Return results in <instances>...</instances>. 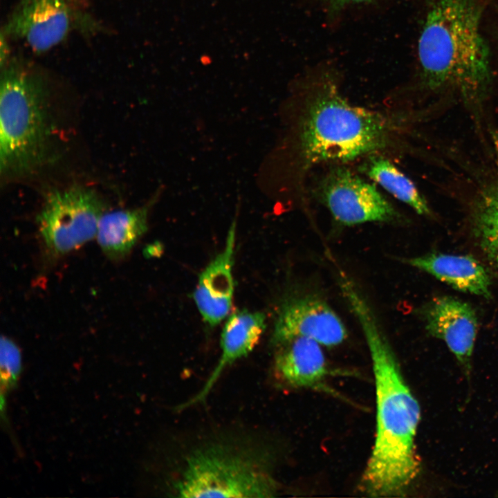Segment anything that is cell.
I'll return each mask as SVG.
<instances>
[{
    "instance_id": "21",
    "label": "cell",
    "mask_w": 498,
    "mask_h": 498,
    "mask_svg": "<svg viewBox=\"0 0 498 498\" xmlns=\"http://www.w3.org/2000/svg\"><path fill=\"white\" fill-rule=\"evenodd\" d=\"M68 1L70 2H71L72 3H73L74 5L77 6V4L78 3H81V2H83V1H87V0H68Z\"/></svg>"
},
{
    "instance_id": "1",
    "label": "cell",
    "mask_w": 498,
    "mask_h": 498,
    "mask_svg": "<svg viewBox=\"0 0 498 498\" xmlns=\"http://www.w3.org/2000/svg\"><path fill=\"white\" fill-rule=\"evenodd\" d=\"M349 306L365 335L376 384V440L360 486L371 497H401L418 471L414 437L420 407L365 297H352Z\"/></svg>"
},
{
    "instance_id": "14",
    "label": "cell",
    "mask_w": 498,
    "mask_h": 498,
    "mask_svg": "<svg viewBox=\"0 0 498 498\" xmlns=\"http://www.w3.org/2000/svg\"><path fill=\"white\" fill-rule=\"evenodd\" d=\"M453 288L488 298L491 281L485 267L471 255L431 253L405 259Z\"/></svg>"
},
{
    "instance_id": "2",
    "label": "cell",
    "mask_w": 498,
    "mask_h": 498,
    "mask_svg": "<svg viewBox=\"0 0 498 498\" xmlns=\"http://www.w3.org/2000/svg\"><path fill=\"white\" fill-rule=\"evenodd\" d=\"M294 147L305 170L322 163H345L386 149L397 127L388 116L350 103L329 71L306 77L301 86Z\"/></svg>"
},
{
    "instance_id": "6",
    "label": "cell",
    "mask_w": 498,
    "mask_h": 498,
    "mask_svg": "<svg viewBox=\"0 0 498 498\" xmlns=\"http://www.w3.org/2000/svg\"><path fill=\"white\" fill-rule=\"evenodd\" d=\"M105 205L93 190L82 185L50 191L37 216L48 253L66 254L96 237Z\"/></svg>"
},
{
    "instance_id": "12",
    "label": "cell",
    "mask_w": 498,
    "mask_h": 498,
    "mask_svg": "<svg viewBox=\"0 0 498 498\" xmlns=\"http://www.w3.org/2000/svg\"><path fill=\"white\" fill-rule=\"evenodd\" d=\"M266 328V315L262 312L245 309L237 311L227 319L221 335V356L205 383L199 391L179 409L205 400L225 369L247 356L256 347Z\"/></svg>"
},
{
    "instance_id": "10",
    "label": "cell",
    "mask_w": 498,
    "mask_h": 498,
    "mask_svg": "<svg viewBox=\"0 0 498 498\" xmlns=\"http://www.w3.org/2000/svg\"><path fill=\"white\" fill-rule=\"evenodd\" d=\"M423 316L427 331L442 340L469 372L478 329L474 308L455 297L441 296L427 304Z\"/></svg>"
},
{
    "instance_id": "5",
    "label": "cell",
    "mask_w": 498,
    "mask_h": 498,
    "mask_svg": "<svg viewBox=\"0 0 498 498\" xmlns=\"http://www.w3.org/2000/svg\"><path fill=\"white\" fill-rule=\"evenodd\" d=\"M269 453L247 443L214 441L185 456L172 483L178 497H275L278 483Z\"/></svg>"
},
{
    "instance_id": "16",
    "label": "cell",
    "mask_w": 498,
    "mask_h": 498,
    "mask_svg": "<svg viewBox=\"0 0 498 498\" xmlns=\"http://www.w3.org/2000/svg\"><path fill=\"white\" fill-rule=\"evenodd\" d=\"M362 171L418 214L430 215L431 211L426 200L414 183L387 158L371 156L362 165Z\"/></svg>"
},
{
    "instance_id": "18",
    "label": "cell",
    "mask_w": 498,
    "mask_h": 498,
    "mask_svg": "<svg viewBox=\"0 0 498 498\" xmlns=\"http://www.w3.org/2000/svg\"><path fill=\"white\" fill-rule=\"evenodd\" d=\"M21 353L17 345L8 338H1V383L6 387L16 380L21 370Z\"/></svg>"
},
{
    "instance_id": "20",
    "label": "cell",
    "mask_w": 498,
    "mask_h": 498,
    "mask_svg": "<svg viewBox=\"0 0 498 498\" xmlns=\"http://www.w3.org/2000/svg\"><path fill=\"white\" fill-rule=\"evenodd\" d=\"M8 38L1 32L0 66L2 67L10 59Z\"/></svg>"
},
{
    "instance_id": "8",
    "label": "cell",
    "mask_w": 498,
    "mask_h": 498,
    "mask_svg": "<svg viewBox=\"0 0 498 498\" xmlns=\"http://www.w3.org/2000/svg\"><path fill=\"white\" fill-rule=\"evenodd\" d=\"M317 194L334 219L344 225L393 222L400 218L374 185L345 167L329 171L318 183Z\"/></svg>"
},
{
    "instance_id": "19",
    "label": "cell",
    "mask_w": 498,
    "mask_h": 498,
    "mask_svg": "<svg viewBox=\"0 0 498 498\" xmlns=\"http://www.w3.org/2000/svg\"><path fill=\"white\" fill-rule=\"evenodd\" d=\"M326 8V10L333 14H338L342 10L353 6L367 4L376 0H320Z\"/></svg>"
},
{
    "instance_id": "11",
    "label": "cell",
    "mask_w": 498,
    "mask_h": 498,
    "mask_svg": "<svg viewBox=\"0 0 498 498\" xmlns=\"http://www.w3.org/2000/svg\"><path fill=\"white\" fill-rule=\"evenodd\" d=\"M236 220L232 222L223 250L201 273L193 293L205 322L214 326L229 314L234 294V262Z\"/></svg>"
},
{
    "instance_id": "3",
    "label": "cell",
    "mask_w": 498,
    "mask_h": 498,
    "mask_svg": "<svg viewBox=\"0 0 498 498\" xmlns=\"http://www.w3.org/2000/svg\"><path fill=\"white\" fill-rule=\"evenodd\" d=\"M425 1L427 12L418 43L422 82L431 90H454L466 103L479 104L492 82L481 1Z\"/></svg>"
},
{
    "instance_id": "17",
    "label": "cell",
    "mask_w": 498,
    "mask_h": 498,
    "mask_svg": "<svg viewBox=\"0 0 498 498\" xmlns=\"http://www.w3.org/2000/svg\"><path fill=\"white\" fill-rule=\"evenodd\" d=\"M472 227L481 251L498 270V181L487 185L477 196Z\"/></svg>"
},
{
    "instance_id": "9",
    "label": "cell",
    "mask_w": 498,
    "mask_h": 498,
    "mask_svg": "<svg viewBox=\"0 0 498 498\" xmlns=\"http://www.w3.org/2000/svg\"><path fill=\"white\" fill-rule=\"evenodd\" d=\"M347 336L340 317L324 300L313 295L288 299L277 313L271 342L275 347L297 338L325 347L341 344Z\"/></svg>"
},
{
    "instance_id": "15",
    "label": "cell",
    "mask_w": 498,
    "mask_h": 498,
    "mask_svg": "<svg viewBox=\"0 0 498 498\" xmlns=\"http://www.w3.org/2000/svg\"><path fill=\"white\" fill-rule=\"evenodd\" d=\"M150 204L130 210L105 212L96 234L104 253L110 259L126 256L147 230Z\"/></svg>"
},
{
    "instance_id": "13",
    "label": "cell",
    "mask_w": 498,
    "mask_h": 498,
    "mask_svg": "<svg viewBox=\"0 0 498 498\" xmlns=\"http://www.w3.org/2000/svg\"><path fill=\"white\" fill-rule=\"evenodd\" d=\"M321 346L305 338L275 346L273 368L279 382L293 388H324L330 370Z\"/></svg>"
},
{
    "instance_id": "7",
    "label": "cell",
    "mask_w": 498,
    "mask_h": 498,
    "mask_svg": "<svg viewBox=\"0 0 498 498\" xmlns=\"http://www.w3.org/2000/svg\"><path fill=\"white\" fill-rule=\"evenodd\" d=\"M101 28L92 16L68 0H17L1 32L43 53L73 31L91 35Z\"/></svg>"
},
{
    "instance_id": "4",
    "label": "cell",
    "mask_w": 498,
    "mask_h": 498,
    "mask_svg": "<svg viewBox=\"0 0 498 498\" xmlns=\"http://www.w3.org/2000/svg\"><path fill=\"white\" fill-rule=\"evenodd\" d=\"M0 83L1 174L26 175L44 165L50 153L48 84L38 68L15 57L1 67Z\"/></svg>"
}]
</instances>
